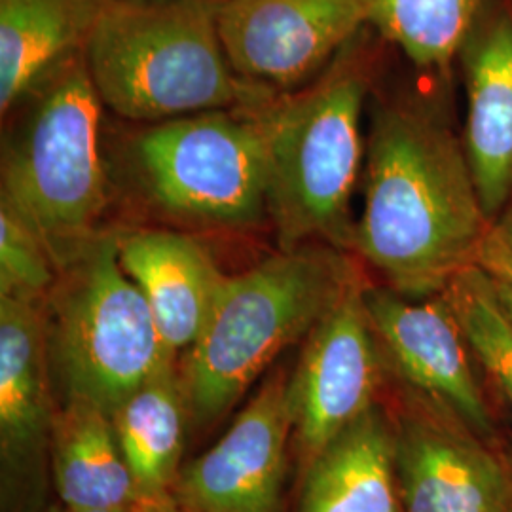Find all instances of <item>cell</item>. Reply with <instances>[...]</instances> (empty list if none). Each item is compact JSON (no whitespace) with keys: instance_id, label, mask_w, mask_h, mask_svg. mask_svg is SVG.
Wrapping results in <instances>:
<instances>
[{"instance_id":"obj_23","label":"cell","mask_w":512,"mask_h":512,"mask_svg":"<svg viewBox=\"0 0 512 512\" xmlns=\"http://www.w3.org/2000/svg\"><path fill=\"white\" fill-rule=\"evenodd\" d=\"M476 264L488 275L499 302L512 319V249L497 234L495 226L484 241Z\"/></svg>"},{"instance_id":"obj_19","label":"cell","mask_w":512,"mask_h":512,"mask_svg":"<svg viewBox=\"0 0 512 512\" xmlns=\"http://www.w3.org/2000/svg\"><path fill=\"white\" fill-rule=\"evenodd\" d=\"M188 401L177 363L141 385L112 416L139 499L173 497Z\"/></svg>"},{"instance_id":"obj_6","label":"cell","mask_w":512,"mask_h":512,"mask_svg":"<svg viewBox=\"0 0 512 512\" xmlns=\"http://www.w3.org/2000/svg\"><path fill=\"white\" fill-rule=\"evenodd\" d=\"M44 304L52 370L65 399L114 416L154 374L177 363L120 264L116 232H103L59 270Z\"/></svg>"},{"instance_id":"obj_27","label":"cell","mask_w":512,"mask_h":512,"mask_svg":"<svg viewBox=\"0 0 512 512\" xmlns=\"http://www.w3.org/2000/svg\"><path fill=\"white\" fill-rule=\"evenodd\" d=\"M507 454V465H509V478H511V512H512V452H505Z\"/></svg>"},{"instance_id":"obj_15","label":"cell","mask_w":512,"mask_h":512,"mask_svg":"<svg viewBox=\"0 0 512 512\" xmlns=\"http://www.w3.org/2000/svg\"><path fill=\"white\" fill-rule=\"evenodd\" d=\"M52 357L44 300L0 296V448L25 467L52 433Z\"/></svg>"},{"instance_id":"obj_28","label":"cell","mask_w":512,"mask_h":512,"mask_svg":"<svg viewBox=\"0 0 512 512\" xmlns=\"http://www.w3.org/2000/svg\"><path fill=\"white\" fill-rule=\"evenodd\" d=\"M181 512H186V511H183V509H181Z\"/></svg>"},{"instance_id":"obj_26","label":"cell","mask_w":512,"mask_h":512,"mask_svg":"<svg viewBox=\"0 0 512 512\" xmlns=\"http://www.w3.org/2000/svg\"><path fill=\"white\" fill-rule=\"evenodd\" d=\"M61 512H133V507L131 509H63Z\"/></svg>"},{"instance_id":"obj_24","label":"cell","mask_w":512,"mask_h":512,"mask_svg":"<svg viewBox=\"0 0 512 512\" xmlns=\"http://www.w3.org/2000/svg\"><path fill=\"white\" fill-rule=\"evenodd\" d=\"M133 512H181V507L173 497L164 499H139L133 505Z\"/></svg>"},{"instance_id":"obj_18","label":"cell","mask_w":512,"mask_h":512,"mask_svg":"<svg viewBox=\"0 0 512 512\" xmlns=\"http://www.w3.org/2000/svg\"><path fill=\"white\" fill-rule=\"evenodd\" d=\"M55 490L67 509H131L137 486L114 421L99 406L65 399L52 423Z\"/></svg>"},{"instance_id":"obj_21","label":"cell","mask_w":512,"mask_h":512,"mask_svg":"<svg viewBox=\"0 0 512 512\" xmlns=\"http://www.w3.org/2000/svg\"><path fill=\"white\" fill-rule=\"evenodd\" d=\"M458 319L476 366L494 385L512 418V319L494 287L475 264L459 272L442 291Z\"/></svg>"},{"instance_id":"obj_7","label":"cell","mask_w":512,"mask_h":512,"mask_svg":"<svg viewBox=\"0 0 512 512\" xmlns=\"http://www.w3.org/2000/svg\"><path fill=\"white\" fill-rule=\"evenodd\" d=\"M135 158L152 200L177 219L247 228L266 215V152L247 107L154 124Z\"/></svg>"},{"instance_id":"obj_10","label":"cell","mask_w":512,"mask_h":512,"mask_svg":"<svg viewBox=\"0 0 512 512\" xmlns=\"http://www.w3.org/2000/svg\"><path fill=\"white\" fill-rule=\"evenodd\" d=\"M366 25L361 0H220L219 35L241 80L293 92Z\"/></svg>"},{"instance_id":"obj_8","label":"cell","mask_w":512,"mask_h":512,"mask_svg":"<svg viewBox=\"0 0 512 512\" xmlns=\"http://www.w3.org/2000/svg\"><path fill=\"white\" fill-rule=\"evenodd\" d=\"M387 408L404 512H511L505 450L403 382Z\"/></svg>"},{"instance_id":"obj_25","label":"cell","mask_w":512,"mask_h":512,"mask_svg":"<svg viewBox=\"0 0 512 512\" xmlns=\"http://www.w3.org/2000/svg\"><path fill=\"white\" fill-rule=\"evenodd\" d=\"M494 226L497 234L512 249V203L503 211V215L495 220Z\"/></svg>"},{"instance_id":"obj_11","label":"cell","mask_w":512,"mask_h":512,"mask_svg":"<svg viewBox=\"0 0 512 512\" xmlns=\"http://www.w3.org/2000/svg\"><path fill=\"white\" fill-rule=\"evenodd\" d=\"M363 300L389 372L499 446L475 357L442 293L412 298L366 281Z\"/></svg>"},{"instance_id":"obj_14","label":"cell","mask_w":512,"mask_h":512,"mask_svg":"<svg viewBox=\"0 0 512 512\" xmlns=\"http://www.w3.org/2000/svg\"><path fill=\"white\" fill-rule=\"evenodd\" d=\"M118 258L145 296L165 348L179 359L192 348L213 310L222 274L207 247L173 230L118 234Z\"/></svg>"},{"instance_id":"obj_5","label":"cell","mask_w":512,"mask_h":512,"mask_svg":"<svg viewBox=\"0 0 512 512\" xmlns=\"http://www.w3.org/2000/svg\"><path fill=\"white\" fill-rule=\"evenodd\" d=\"M2 152L0 203L48 249L57 272L86 251L109 207L101 156V99L84 50L67 57L27 99Z\"/></svg>"},{"instance_id":"obj_3","label":"cell","mask_w":512,"mask_h":512,"mask_svg":"<svg viewBox=\"0 0 512 512\" xmlns=\"http://www.w3.org/2000/svg\"><path fill=\"white\" fill-rule=\"evenodd\" d=\"M363 275L361 260L329 243L279 251L226 275L198 342L184 355L188 414L198 427L222 418L275 357L311 330Z\"/></svg>"},{"instance_id":"obj_16","label":"cell","mask_w":512,"mask_h":512,"mask_svg":"<svg viewBox=\"0 0 512 512\" xmlns=\"http://www.w3.org/2000/svg\"><path fill=\"white\" fill-rule=\"evenodd\" d=\"M294 512H404L387 404L378 401L311 459Z\"/></svg>"},{"instance_id":"obj_4","label":"cell","mask_w":512,"mask_h":512,"mask_svg":"<svg viewBox=\"0 0 512 512\" xmlns=\"http://www.w3.org/2000/svg\"><path fill=\"white\" fill-rule=\"evenodd\" d=\"M220 0H107L84 46L101 103L133 122L255 105L270 90L232 69Z\"/></svg>"},{"instance_id":"obj_12","label":"cell","mask_w":512,"mask_h":512,"mask_svg":"<svg viewBox=\"0 0 512 512\" xmlns=\"http://www.w3.org/2000/svg\"><path fill=\"white\" fill-rule=\"evenodd\" d=\"M291 435L289 376L277 370L222 439L179 471L173 499L186 512H283Z\"/></svg>"},{"instance_id":"obj_1","label":"cell","mask_w":512,"mask_h":512,"mask_svg":"<svg viewBox=\"0 0 512 512\" xmlns=\"http://www.w3.org/2000/svg\"><path fill=\"white\" fill-rule=\"evenodd\" d=\"M363 175L353 255L384 285L427 298L475 266L494 222L480 202L461 133L433 101H378Z\"/></svg>"},{"instance_id":"obj_22","label":"cell","mask_w":512,"mask_h":512,"mask_svg":"<svg viewBox=\"0 0 512 512\" xmlns=\"http://www.w3.org/2000/svg\"><path fill=\"white\" fill-rule=\"evenodd\" d=\"M57 275L54 260L37 234L0 203V296L46 300Z\"/></svg>"},{"instance_id":"obj_2","label":"cell","mask_w":512,"mask_h":512,"mask_svg":"<svg viewBox=\"0 0 512 512\" xmlns=\"http://www.w3.org/2000/svg\"><path fill=\"white\" fill-rule=\"evenodd\" d=\"M380 40L365 25L310 84L247 105L264 141L266 215L279 251L329 243L353 253L351 202L366 160L363 112Z\"/></svg>"},{"instance_id":"obj_17","label":"cell","mask_w":512,"mask_h":512,"mask_svg":"<svg viewBox=\"0 0 512 512\" xmlns=\"http://www.w3.org/2000/svg\"><path fill=\"white\" fill-rule=\"evenodd\" d=\"M107 0H0V110L6 116L84 50Z\"/></svg>"},{"instance_id":"obj_20","label":"cell","mask_w":512,"mask_h":512,"mask_svg":"<svg viewBox=\"0 0 512 512\" xmlns=\"http://www.w3.org/2000/svg\"><path fill=\"white\" fill-rule=\"evenodd\" d=\"M488 0H361L366 25L423 73L452 82L461 42Z\"/></svg>"},{"instance_id":"obj_9","label":"cell","mask_w":512,"mask_h":512,"mask_svg":"<svg viewBox=\"0 0 512 512\" xmlns=\"http://www.w3.org/2000/svg\"><path fill=\"white\" fill-rule=\"evenodd\" d=\"M365 274L306 338L289 378L293 433L308 465L374 404L389 372L366 313Z\"/></svg>"},{"instance_id":"obj_13","label":"cell","mask_w":512,"mask_h":512,"mask_svg":"<svg viewBox=\"0 0 512 512\" xmlns=\"http://www.w3.org/2000/svg\"><path fill=\"white\" fill-rule=\"evenodd\" d=\"M467 112L463 147L486 215L512 203V0H488L463 38L458 63Z\"/></svg>"}]
</instances>
